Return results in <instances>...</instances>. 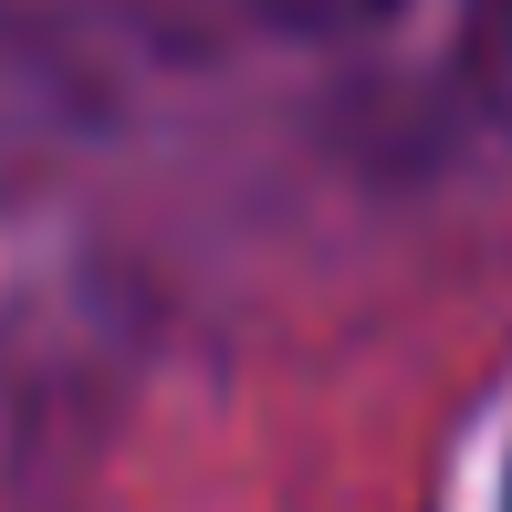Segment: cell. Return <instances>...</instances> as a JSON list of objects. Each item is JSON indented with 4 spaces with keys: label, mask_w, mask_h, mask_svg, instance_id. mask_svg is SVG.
<instances>
[{
    "label": "cell",
    "mask_w": 512,
    "mask_h": 512,
    "mask_svg": "<svg viewBox=\"0 0 512 512\" xmlns=\"http://www.w3.org/2000/svg\"><path fill=\"white\" fill-rule=\"evenodd\" d=\"M460 74L492 126H512V0H471L460 11Z\"/></svg>",
    "instance_id": "1"
},
{
    "label": "cell",
    "mask_w": 512,
    "mask_h": 512,
    "mask_svg": "<svg viewBox=\"0 0 512 512\" xmlns=\"http://www.w3.org/2000/svg\"><path fill=\"white\" fill-rule=\"evenodd\" d=\"M251 11H262L272 32H314V42H335V32H377V21L408 11V0H251Z\"/></svg>",
    "instance_id": "2"
}]
</instances>
